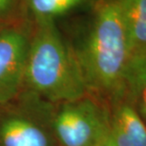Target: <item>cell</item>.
Returning a JSON list of instances; mask_svg holds the SVG:
<instances>
[{
    "instance_id": "obj_11",
    "label": "cell",
    "mask_w": 146,
    "mask_h": 146,
    "mask_svg": "<svg viewBox=\"0 0 146 146\" xmlns=\"http://www.w3.org/2000/svg\"><path fill=\"white\" fill-rule=\"evenodd\" d=\"M11 24H14V23H8V22H4V21H0V31L5 29L6 27H8L9 25H11Z\"/></svg>"
},
{
    "instance_id": "obj_2",
    "label": "cell",
    "mask_w": 146,
    "mask_h": 146,
    "mask_svg": "<svg viewBox=\"0 0 146 146\" xmlns=\"http://www.w3.org/2000/svg\"><path fill=\"white\" fill-rule=\"evenodd\" d=\"M24 90L51 104L88 94L74 47L64 39L56 22L34 25Z\"/></svg>"
},
{
    "instance_id": "obj_9",
    "label": "cell",
    "mask_w": 146,
    "mask_h": 146,
    "mask_svg": "<svg viewBox=\"0 0 146 146\" xmlns=\"http://www.w3.org/2000/svg\"><path fill=\"white\" fill-rule=\"evenodd\" d=\"M88 0H24L34 25L56 22L60 17L81 7Z\"/></svg>"
},
{
    "instance_id": "obj_7",
    "label": "cell",
    "mask_w": 146,
    "mask_h": 146,
    "mask_svg": "<svg viewBox=\"0 0 146 146\" xmlns=\"http://www.w3.org/2000/svg\"><path fill=\"white\" fill-rule=\"evenodd\" d=\"M146 123V52L131 54L126 67L123 98Z\"/></svg>"
},
{
    "instance_id": "obj_4",
    "label": "cell",
    "mask_w": 146,
    "mask_h": 146,
    "mask_svg": "<svg viewBox=\"0 0 146 146\" xmlns=\"http://www.w3.org/2000/svg\"><path fill=\"white\" fill-rule=\"evenodd\" d=\"M53 104L24 91L0 105V146H60L52 125Z\"/></svg>"
},
{
    "instance_id": "obj_3",
    "label": "cell",
    "mask_w": 146,
    "mask_h": 146,
    "mask_svg": "<svg viewBox=\"0 0 146 146\" xmlns=\"http://www.w3.org/2000/svg\"><path fill=\"white\" fill-rule=\"evenodd\" d=\"M52 125L60 146H105L110 141V107L90 94L53 104Z\"/></svg>"
},
{
    "instance_id": "obj_6",
    "label": "cell",
    "mask_w": 146,
    "mask_h": 146,
    "mask_svg": "<svg viewBox=\"0 0 146 146\" xmlns=\"http://www.w3.org/2000/svg\"><path fill=\"white\" fill-rule=\"evenodd\" d=\"M112 146H146V123L125 99L110 107Z\"/></svg>"
},
{
    "instance_id": "obj_8",
    "label": "cell",
    "mask_w": 146,
    "mask_h": 146,
    "mask_svg": "<svg viewBox=\"0 0 146 146\" xmlns=\"http://www.w3.org/2000/svg\"><path fill=\"white\" fill-rule=\"evenodd\" d=\"M131 54L146 52V0H117Z\"/></svg>"
},
{
    "instance_id": "obj_5",
    "label": "cell",
    "mask_w": 146,
    "mask_h": 146,
    "mask_svg": "<svg viewBox=\"0 0 146 146\" xmlns=\"http://www.w3.org/2000/svg\"><path fill=\"white\" fill-rule=\"evenodd\" d=\"M32 30L11 24L0 31V105L13 100L24 91Z\"/></svg>"
},
{
    "instance_id": "obj_1",
    "label": "cell",
    "mask_w": 146,
    "mask_h": 146,
    "mask_svg": "<svg viewBox=\"0 0 146 146\" xmlns=\"http://www.w3.org/2000/svg\"><path fill=\"white\" fill-rule=\"evenodd\" d=\"M74 50L88 94L110 107L122 100L131 50L117 0H98Z\"/></svg>"
},
{
    "instance_id": "obj_10",
    "label": "cell",
    "mask_w": 146,
    "mask_h": 146,
    "mask_svg": "<svg viewBox=\"0 0 146 146\" xmlns=\"http://www.w3.org/2000/svg\"><path fill=\"white\" fill-rule=\"evenodd\" d=\"M24 0H0V21L14 23L13 18Z\"/></svg>"
},
{
    "instance_id": "obj_12",
    "label": "cell",
    "mask_w": 146,
    "mask_h": 146,
    "mask_svg": "<svg viewBox=\"0 0 146 146\" xmlns=\"http://www.w3.org/2000/svg\"><path fill=\"white\" fill-rule=\"evenodd\" d=\"M105 146H112V144H111V143H110V141H108V143H107V144H106Z\"/></svg>"
}]
</instances>
